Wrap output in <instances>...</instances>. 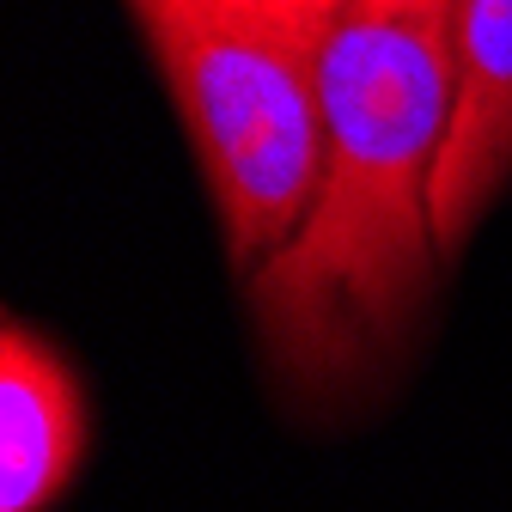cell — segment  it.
Returning a JSON list of instances; mask_svg holds the SVG:
<instances>
[{"label": "cell", "instance_id": "obj_1", "mask_svg": "<svg viewBox=\"0 0 512 512\" xmlns=\"http://www.w3.org/2000/svg\"><path fill=\"white\" fill-rule=\"evenodd\" d=\"M458 98V0H342L324 61V183L250 275V317L299 403H348L433 293V165Z\"/></svg>", "mask_w": 512, "mask_h": 512}, {"label": "cell", "instance_id": "obj_2", "mask_svg": "<svg viewBox=\"0 0 512 512\" xmlns=\"http://www.w3.org/2000/svg\"><path fill=\"white\" fill-rule=\"evenodd\" d=\"M177 98L232 269L281 256L324 183V61L342 0H128Z\"/></svg>", "mask_w": 512, "mask_h": 512}, {"label": "cell", "instance_id": "obj_3", "mask_svg": "<svg viewBox=\"0 0 512 512\" xmlns=\"http://www.w3.org/2000/svg\"><path fill=\"white\" fill-rule=\"evenodd\" d=\"M512 177V0H458V98L433 165V244L458 256Z\"/></svg>", "mask_w": 512, "mask_h": 512}, {"label": "cell", "instance_id": "obj_4", "mask_svg": "<svg viewBox=\"0 0 512 512\" xmlns=\"http://www.w3.org/2000/svg\"><path fill=\"white\" fill-rule=\"evenodd\" d=\"M86 384L19 317L0 330V512H49L86 464Z\"/></svg>", "mask_w": 512, "mask_h": 512}]
</instances>
